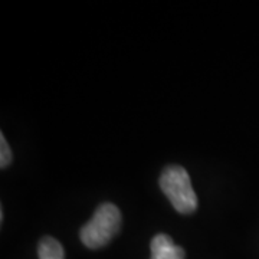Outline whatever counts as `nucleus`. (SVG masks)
Masks as SVG:
<instances>
[{"label": "nucleus", "mask_w": 259, "mask_h": 259, "mask_svg": "<svg viewBox=\"0 0 259 259\" xmlns=\"http://www.w3.org/2000/svg\"><path fill=\"white\" fill-rule=\"evenodd\" d=\"M39 259H65L62 245L52 236H45L39 242L37 246Z\"/></svg>", "instance_id": "obj_4"}, {"label": "nucleus", "mask_w": 259, "mask_h": 259, "mask_svg": "<svg viewBox=\"0 0 259 259\" xmlns=\"http://www.w3.org/2000/svg\"><path fill=\"white\" fill-rule=\"evenodd\" d=\"M12 161V150L3 134H0V167L6 168Z\"/></svg>", "instance_id": "obj_5"}, {"label": "nucleus", "mask_w": 259, "mask_h": 259, "mask_svg": "<svg viewBox=\"0 0 259 259\" xmlns=\"http://www.w3.org/2000/svg\"><path fill=\"white\" fill-rule=\"evenodd\" d=\"M121 226L120 209L112 203H102L97 207L90 222L79 231L81 242L90 249L105 246L118 233Z\"/></svg>", "instance_id": "obj_1"}, {"label": "nucleus", "mask_w": 259, "mask_h": 259, "mask_svg": "<svg viewBox=\"0 0 259 259\" xmlns=\"http://www.w3.org/2000/svg\"><path fill=\"white\" fill-rule=\"evenodd\" d=\"M150 259H185L186 253L182 246L176 245L166 233H158L151 241Z\"/></svg>", "instance_id": "obj_3"}, {"label": "nucleus", "mask_w": 259, "mask_h": 259, "mask_svg": "<svg viewBox=\"0 0 259 259\" xmlns=\"http://www.w3.org/2000/svg\"><path fill=\"white\" fill-rule=\"evenodd\" d=\"M158 185L179 213L190 214L197 209V196L185 167L167 166L160 176Z\"/></svg>", "instance_id": "obj_2"}]
</instances>
